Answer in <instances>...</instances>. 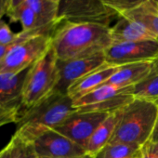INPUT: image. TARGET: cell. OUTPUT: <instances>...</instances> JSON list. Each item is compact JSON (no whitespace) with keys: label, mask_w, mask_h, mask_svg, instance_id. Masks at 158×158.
<instances>
[{"label":"cell","mask_w":158,"mask_h":158,"mask_svg":"<svg viewBox=\"0 0 158 158\" xmlns=\"http://www.w3.org/2000/svg\"><path fill=\"white\" fill-rule=\"evenodd\" d=\"M75 111L73 100L67 94L52 92L35 106L20 112L17 128H54Z\"/></svg>","instance_id":"cell-4"},{"label":"cell","mask_w":158,"mask_h":158,"mask_svg":"<svg viewBox=\"0 0 158 158\" xmlns=\"http://www.w3.org/2000/svg\"><path fill=\"white\" fill-rule=\"evenodd\" d=\"M18 150V137L12 136L9 143L0 151V158H16Z\"/></svg>","instance_id":"cell-27"},{"label":"cell","mask_w":158,"mask_h":158,"mask_svg":"<svg viewBox=\"0 0 158 158\" xmlns=\"http://www.w3.org/2000/svg\"><path fill=\"white\" fill-rule=\"evenodd\" d=\"M19 33H14L9 24L2 19L0 20V45H7L17 39Z\"/></svg>","instance_id":"cell-25"},{"label":"cell","mask_w":158,"mask_h":158,"mask_svg":"<svg viewBox=\"0 0 158 158\" xmlns=\"http://www.w3.org/2000/svg\"><path fill=\"white\" fill-rule=\"evenodd\" d=\"M21 107H10L0 104V120L1 119H12L15 123L20 114Z\"/></svg>","instance_id":"cell-28"},{"label":"cell","mask_w":158,"mask_h":158,"mask_svg":"<svg viewBox=\"0 0 158 158\" xmlns=\"http://www.w3.org/2000/svg\"><path fill=\"white\" fill-rule=\"evenodd\" d=\"M28 70L19 73H0V104L22 108L23 89Z\"/></svg>","instance_id":"cell-13"},{"label":"cell","mask_w":158,"mask_h":158,"mask_svg":"<svg viewBox=\"0 0 158 158\" xmlns=\"http://www.w3.org/2000/svg\"><path fill=\"white\" fill-rule=\"evenodd\" d=\"M133 87H123L115 84H110L105 83L99 88L95 89L94 90L90 91L89 93L86 94L85 96L79 98L77 100L73 101V106L75 109L80 108L82 106L94 104L100 102H102L104 100L113 98L114 96H117L119 94L125 93V92H132Z\"/></svg>","instance_id":"cell-16"},{"label":"cell","mask_w":158,"mask_h":158,"mask_svg":"<svg viewBox=\"0 0 158 158\" xmlns=\"http://www.w3.org/2000/svg\"><path fill=\"white\" fill-rule=\"evenodd\" d=\"M113 44L138 42L144 40H158V38L142 24L126 17L120 16L111 26Z\"/></svg>","instance_id":"cell-12"},{"label":"cell","mask_w":158,"mask_h":158,"mask_svg":"<svg viewBox=\"0 0 158 158\" xmlns=\"http://www.w3.org/2000/svg\"><path fill=\"white\" fill-rule=\"evenodd\" d=\"M26 0H12V4H11V9H14L20 5H22L23 3H24Z\"/></svg>","instance_id":"cell-31"},{"label":"cell","mask_w":158,"mask_h":158,"mask_svg":"<svg viewBox=\"0 0 158 158\" xmlns=\"http://www.w3.org/2000/svg\"><path fill=\"white\" fill-rule=\"evenodd\" d=\"M150 0H102L103 5L114 11L118 17L138 9Z\"/></svg>","instance_id":"cell-23"},{"label":"cell","mask_w":158,"mask_h":158,"mask_svg":"<svg viewBox=\"0 0 158 158\" xmlns=\"http://www.w3.org/2000/svg\"><path fill=\"white\" fill-rule=\"evenodd\" d=\"M155 104L157 106V117H156V122H155V126H154L152 137L150 139V140L152 141H158V101L155 102Z\"/></svg>","instance_id":"cell-30"},{"label":"cell","mask_w":158,"mask_h":158,"mask_svg":"<svg viewBox=\"0 0 158 158\" xmlns=\"http://www.w3.org/2000/svg\"><path fill=\"white\" fill-rule=\"evenodd\" d=\"M15 134L18 137V150L16 158H38L32 142L23 139L16 132Z\"/></svg>","instance_id":"cell-24"},{"label":"cell","mask_w":158,"mask_h":158,"mask_svg":"<svg viewBox=\"0 0 158 158\" xmlns=\"http://www.w3.org/2000/svg\"><path fill=\"white\" fill-rule=\"evenodd\" d=\"M157 117L155 102L134 98L121 112V117L109 143L141 147L150 140Z\"/></svg>","instance_id":"cell-2"},{"label":"cell","mask_w":158,"mask_h":158,"mask_svg":"<svg viewBox=\"0 0 158 158\" xmlns=\"http://www.w3.org/2000/svg\"><path fill=\"white\" fill-rule=\"evenodd\" d=\"M119 66L104 63L99 68L87 73L74 82L67 90V95L73 100H77L105 84L114 74Z\"/></svg>","instance_id":"cell-11"},{"label":"cell","mask_w":158,"mask_h":158,"mask_svg":"<svg viewBox=\"0 0 158 158\" xmlns=\"http://www.w3.org/2000/svg\"><path fill=\"white\" fill-rule=\"evenodd\" d=\"M133 99H134V97L131 94V92H125V93L119 94L117 96H114L113 98L104 100L102 102H97L94 104H89V105H86V106H82L80 108H77L76 111L112 114L114 112H116V111L124 108Z\"/></svg>","instance_id":"cell-20"},{"label":"cell","mask_w":158,"mask_h":158,"mask_svg":"<svg viewBox=\"0 0 158 158\" xmlns=\"http://www.w3.org/2000/svg\"><path fill=\"white\" fill-rule=\"evenodd\" d=\"M16 133L32 142L38 157L71 158L87 154L84 147L71 140L53 128H16Z\"/></svg>","instance_id":"cell-5"},{"label":"cell","mask_w":158,"mask_h":158,"mask_svg":"<svg viewBox=\"0 0 158 158\" xmlns=\"http://www.w3.org/2000/svg\"><path fill=\"white\" fill-rule=\"evenodd\" d=\"M154 2L156 3V5H157V7H158V0H154Z\"/></svg>","instance_id":"cell-35"},{"label":"cell","mask_w":158,"mask_h":158,"mask_svg":"<svg viewBox=\"0 0 158 158\" xmlns=\"http://www.w3.org/2000/svg\"><path fill=\"white\" fill-rule=\"evenodd\" d=\"M24 3L33 10L43 27L60 23L57 19L58 3L53 0H26Z\"/></svg>","instance_id":"cell-19"},{"label":"cell","mask_w":158,"mask_h":158,"mask_svg":"<svg viewBox=\"0 0 158 158\" xmlns=\"http://www.w3.org/2000/svg\"><path fill=\"white\" fill-rule=\"evenodd\" d=\"M124 16L142 24L158 38V7L154 0H150Z\"/></svg>","instance_id":"cell-18"},{"label":"cell","mask_w":158,"mask_h":158,"mask_svg":"<svg viewBox=\"0 0 158 158\" xmlns=\"http://www.w3.org/2000/svg\"><path fill=\"white\" fill-rule=\"evenodd\" d=\"M53 1H55V2H58V0H53Z\"/></svg>","instance_id":"cell-36"},{"label":"cell","mask_w":158,"mask_h":158,"mask_svg":"<svg viewBox=\"0 0 158 158\" xmlns=\"http://www.w3.org/2000/svg\"><path fill=\"white\" fill-rule=\"evenodd\" d=\"M51 35H38L15 46L0 60V73H19L29 69L50 48Z\"/></svg>","instance_id":"cell-7"},{"label":"cell","mask_w":158,"mask_h":158,"mask_svg":"<svg viewBox=\"0 0 158 158\" xmlns=\"http://www.w3.org/2000/svg\"><path fill=\"white\" fill-rule=\"evenodd\" d=\"M139 148L125 143H108L93 158H132L138 153Z\"/></svg>","instance_id":"cell-22"},{"label":"cell","mask_w":158,"mask_h":158,"mask_svg":"<svg viewBox=\"0 0 158 158\" xmlns=\"http://www.w3.org/2000/svg\"><path fill=\"white\" fill-rule=\"evenodd\" d=\"M112 44L111 27L98 23L61 22L51 35V46L61 60L102 53Z\"/></svg>","instance_id":"cell-1"},{"label":"cell","mask_w":158,"mask_h":158,"mask_svg":"<svg viewBox=\"0 0 158 158\" xmlns=\"http://www.w3.org/2000/svg\"><path fill=\"white\" fill-rule=\"evenodd\" d=\"M57 19L60 23H90L112 26L118 16L102 0H58Z\"/></svg>","instance_id":"cell-6"},{"label":"cell","mask_w":158,"mask_h":158,"mask_svg":"<svg viewBox=\"0 0 158 158\" xmlns=\"http://www.w3.org/2000/svg\"><path fill=\"white\" fill-rule=\"evenodd\" d=\"M104 57L107 63L117 66L152 61L158 58V40L112 44L104 51Z\"/></svg>","instance_id":"cell-8"},{"label":"cell","mask_w":158,"mask_h":158,"mask_svg":"<svg viewBox=\"0 0 158 158\" xmlns=\"http://www.w3.org/2000/svg\"><path fill=\"white\" fill-rule=\"evenodd\" d=\"M131 94L134 98L155 102L158 101V58L152 61L149 74L134 86Z\"/></svg>","instance_id":"cell-17"},{"label":"cell","mask_w":158,"mask_h":158,"mask_svg":"<svg viewBox=\"0 0 158 158\" xmlns=\"http://www.w3.org/2000/svg\"><path fill=\"white\" fill-rule=\"evenodd\" d=\"M139 158H158V141L144 143L139 149Z\"/></svg>","instance_id":"cell-26"},{"label":"cell","mask_w":158,"mask_h":158,"mask_svg":"<svg viewBox=\"0 0 158 158\" xmlns=\"http://www.w3.org/2000/svg\"><path fill=\"white\" fill-rule=\"evenodd\" d=\"M104 63H106L104 52L89 57L64 60L57 59L58 82L53 92L67 94L68 89L78 79Z\"/></svg>","instance_id":"cell-10"},{"label":"cell","mask_w":158,"mask_h":158,"mask_svg":"<svg viewBox=\"0 0 158 158\" xmlns=\"http://www.w3.org/2000/svg\"><path fill=\"white\" fill-rule=\"evenodd\" d=\"M139 149H140V148H139ZM132 158H139V152H138V153H137L134 157H132Z\"/></svg>","instance_id":"cell-34"},{"label":"cell","mask_w":158,"mask_h":158,"mask_svg":"<svg viewBox=\"0 0 158 158\" xmlns=\"http://www.w3.org/2000/svg\"><path fill=\"white\" fill-rule=\"evenodd\" d=\"M122 109L110 114L95 129L85 148L89 154L94 156L100 150L111 141L120 120Z\"/></svg>","instance_id":"cell-14"},{"label":"cell","mask_w":158,"mask_h":158,"mask_svg":"<svg viewBox=\"0 0 158 158\" xmlns=\"http://www.w3.org/2000/svg\"><path fill=\"white\" fill-rule=\"evenodd\" d=\"M12 0H0V20H2L5 15H8L11 10Z\"/></svg>","instance_id":"cell-29"},{"label":"cell","mask_w":158,"mask_h":158,"mask_svg":"<svg viewBox=\"0 0 158 158\" xmlns=\"http://www.w3.org/2000/svg\"><path fill=\"white\" fill-rule=\"evenodd\" d=\"M57 82V56L50 46L48 51L27 72L23 89L21 111L35 106L50 95L54 91Z\"/></svg>","instance_id":"cell-3"},{"label":"cell","mask_w":158,"mask_h":158,"mask_svg":"<svg viewBox=\"0 0 158 158\" xmlns=\"http://www.w3.org/2000/svg\"><path fill=\"white\" fill-rule=\"evenodd\" d=\"M106 113L75 111L53 129L86 148L95 129L109 115Z\"/></svg>","instance_id":"cell-9"},{"label":"cell","mask_w":158,"mask_h":158,"mask_svg":"<svg viewBox=\"0 0 158 158\" xmlns=\"http://www.w3.org/2000/svg\"><path fill=\"white\" fill-rule=\"evenodd\" d=\"M15 123L12 119H1L0 120V127H2L4 125H7V124H10V123Z\"/></svg>","instance_id":"cell-32"},{"label":"cell","mask_w":158,"mask_h":158,"mask_svg":"<svg viewBox=\"0 0 158 158\" xmlns=\"http://www.w3.org/2000/svg\"><path fill=\"white\" fill-rule=\"evenodd\" d=\"M8 16L11 19V21L19 22L22 24L23 31H32L35 29L44 28L40 24L35 13L26 3H23L20 6L11 9L8 13Z\"/></svg>","instance_id":"cell-21"},{"label":"cell","mask_w":158,"mask_h":158,"mask_svg":"<svg viewBox=\"0 0 158 158\" xmlns=\"http://www.w3.org/2000/svg\"><path fill=\"white\" fill-rule=\"evenodd\" d=\"M38 158H51V157H38ZM71 158H93L92 155L87 153L85 155H82V156H78V157H71Z\"/></svg>","instance_id":"cell-33"},{"label":"cell","mask_w":158,"mask_h":158,"mask_svg":"<svg viewBox=\"0 0 158 158\" xmlns=\"http://www.w3.org/2000/svg\"><path fill=\"white\" fill-rule=\"evenodd\" d=\"M152 61H142L120 65L114 74L106 83L123 87H133L140 83L149 74Z\"/></svg>","instance_id":"cell-15"}]
</instances>
